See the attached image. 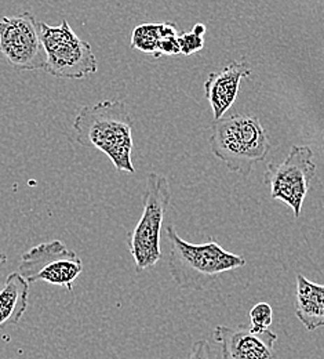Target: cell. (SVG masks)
Masks as SVG:
<instances>
[{
	"label": "cell",
	"instance_id": "cell-14",
	"mask_svg": "<svg viewBox=\"0 0 324 359\" xmlns=\"http://www.w3.org/2000/svg\"><path fill=\"white\" fill-rule=\"evenodd\" d=\"M274 322V310L268 303H257L250 310V329L254 333H265Z\"/></svg>",
	"mask_w": 324,
	"mask_h": 359
},
{
	"label": "cell",
	"instance_id": "cell-3",
	"mask_svg": "<svg viewBox=\"0 0 324 359\" xmlns=\"http://www.w3.org/2000/svg\"><path fill=\"white\" fill-rule=\"evenodd\" d=\"M210 147L228 170L248 176L254 163L265 161L271 151L268 135L258 118L232 115L213 123Z\"/></svg>",
	"mask_w": 324,
	"mask_h": 359
},
{
	"label": "cell",
	"instance_id": "cell-10",
	"mask_svg": "<svg viewBox=\"0 0 324 359\" xmlns=\"http://www.w3.org/2000/svg\"><path fill=\"white\" fill-rule=\"evenodd\" d=\"M251 72L248 62L246 60H239L232 61L223 69L209 75L204 82V91L216 121L224 118L225 112L237 98L241 79L250 78Z\"/></svg>",
	"mask_w": 324,
	"mask_h": 359
},
{
	"label": "cell",
	"instance_id": "cell-1",
	"mask_svg": "<svg viewBox=\"0 0 324 359\" xmlns=\"http://www.w3.org/2000/svg\"><path fill=\"white\" fill-rule=\"evenodd\" d=\"M76 140L104 152L120 173H136L133 165V118L120 100H104L80 108L73 121Z\"/></svg>",
	"mask_w": 324,
	"mask_h": 359
},
{
	"label": "cell",
	"instance_id": "cell-6",
	"mask_svg": "<svg viewBox=\"0 0 324 359\" xmlns=\"http://www.w3.org/2000/svg\"><path fill=\"white\" fill-rule=\"evenodd\" d=\"M315 175L314 149L308 145H293L283 162L268 165L264 182L271 189V198L287 205L298 219Z\"/></svg>",
	"mask_w": 324,
	"mask_h": 359
},
{
	"label": "cell",
	"instance_id": "cell-5",
	"mask_svg": "<svg viewBox=\"0 0 324 359\" xmlns=\"http://www.w3.org/2000/svg\"><path fill=\"white\" fill-rule=\"evenodd\" d=\"M46 53V69L58 79H83L98 71V61L92 45L80 39L66 18L59 25L39 24Z\"/></svg>",
	"mask_w": 324,
	"mask_h": 359
},
{
	"label": "cell",
	"instance_id": "cell-15",
	"mask_svg": "<svg viewBox=\"0 0 324 359\" xmlns=\"http://www.w3.org/2000/svg\"><path fill=\"white\" fill-rule=\"evenodd\" d=\"M204 34H206V25L204 24H196L190 32H184L178 36V43L181 54L192 55L197 51H200L204 47Z\"/></svg>",
	"mask_w": 324,
	"mask_h": 359
},
{
	"label": "cell",
	"instance_id": "cell-11",
	"mask_svg": "<svg viewBox=\"0 0 324 359\" xmlns=\"http://www.w3.org/2000/svg\"><path fill=\"white\" fill-rule=\"evenodd\" d=\"M295 315L307 330L324 327V285L297 275Z\"/></svg>",
	"mask_w": 324,
	"mask_h": 359
},
{
	"label": "cell",
	"instance_id": "cell-8",
	"mask_svg": "<svg viewBox=\"0 0 324 359\" xmlns=\"http://www.w3.org/2000/svg\"><path fill=\"white\" fill-rule=\"evenodd\" d=\"M0 53L17 71L46 69L39 22L32 13L0 18Z\"/></svg>",
	"mask_w": 324,
	"mask_h": 359
},
{
	"label": "cell",
	"instance_id": "cell-7",
	"mask_svg": "<svg viewBox=\"0 0 324 359\" xmlns=\"http://www.w3.org/2000/svg\"><path fill=\"white\" fill-rule=\"evenodd\" d=\"M83 271L80 257L61 241L54 239L22 253L17 272L31 283L43 280L73 292V282Z\"/></svg>",
	"mask_w": 324,
	"mask_h": 359
},
{
	"label": "cell",
	"instance_id": "cell-4",
	"mask_svg": "<svg viewBox=\"0 0 324 359\" xmlns=\"http://www.w3.org/2000/svg\"><path fill=\"white\" fill-rule=\"evenodd\" d=\"M145 182L142 215L127 236L129 250L139 272L155 267L162 259V228L171 199L170 184L164 176L149 173Z\"/></svg>",
	"mask_w": 324,
	"mask_h": 359
},
{
	"label": "cell",
	"instance_id": "cell-13",
	"mask_svg": "<svg viewBox=\"0 0 324 359\" xmlns=\"http://www.w3.org/2000/svg\"><path fill=\"white\" fill-rule=\"evenodd\" d=\"M163 38V22L141 24L132 32V48L159 58V47Z\"/></svg>",
	"mask_w": 324,
	"mask_h": 359
},
{
	"label": "cell",
	"instance_id": "cell-16",
	"mask_svg": "<svg viewBox=\"0 0 324 359\" xmlns=\"http://www.w3.org/2000/svg\"><path fill=\"white\" fill-rule=\"evenodd\" d=\"M188 359H216L211 351V347L207 340H199L196 341L192 348Z\"/></svg>",
	"mask_w": 324,
	"mask_h": 359
},
{
	"label": "cell",
	"instance_id": "cell-12",
	"mask_svg": "<svg viewBox=\"0 0 324 359\" xmlns=\"http://www.w3.org/2000/svg\"><path fill=\"white\" fill-rule=\"evenodd\" d=\"M29 283L20 272H13L6 278L0 289V327L17 325L28 309Z\"/></svg>",
	"mask_w": 324,
	"mask_h": 359
},
{
	"label": "cell",
	"instance_id": "cell-2",
	"mask_svg": "<svg viewBox=\"0 0 324 359\" xmlns=\"http://www.w3.org/2000/svg\"><path fill=\"white\" fill-rule=\"evenodd\" d=\"M170 245L169 269L174 282L186 290H200L217 276L241 269L246 260L225 250L214 239L195 245L180 238L174 225L166 226Z\"/></svg>",
	"mask_w": 324,
	"mask_h": 359
},
{
	"label": "cell",
	"instance_id": "cell-9",
	"mask_svg": "<svg viewBox=\"0 0 324 359\" xmlns=\"http://www.w3.org/2000/svg\"><path fill=\"white\" fill-rule=\"evenodd\" d=\"M214 340L221 346L224 359H275V332L254 333L250 326L234 327L218 325L213 332Z\"/></svg>",
	"mask_w": 324,
	"mask_h": 359
}]
</instances>
